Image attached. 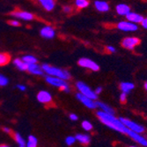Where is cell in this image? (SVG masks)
Returning a JSON list of instances; mask_svg holds the SVG:
<instances>
[{
	"label": "cell",
	"instance_id": "obj_16",
	"mask_svg": "<svg viewBox=\"0 0 147 147\" xmlns=\"http://www.w3.org/2000/svg\"><path fill=\"white\" fill-rule=\"evenodd\" d=\"M38 1L47 11H52L55 8V0H38Z\"/></svg>",
	"mask_w": 147,
	"mask_h": 147
},
{
	"label": "cell",
	"instance_id": "obj_31",
	"mask_svg": "<svg viewBox=\"0 0 147 147\" xmlns=\"http://www.w3.org/2000/svg\"><path fill=\"white\" fill-rule=\"evenodd\" d=\"M126 97H127V93L123 92V93H121V95H120V100L122 102H124L126 100Z\"/></svg>",
	"mask_w": 147,
	"mask_h": 147
},
{
	"label": "cell",
	"instance_id": "obj_33",
	"mask_svg": "<svg viewBox=\"0 0 147 147\" xmlns=\"http://www.w3.org/2000/svg\"><path fill=\"white\" fill-rule=\"evenodd\" d=\"M70 119L71 120V121H77V120L78 119V115H75V114H71L70 115Z\"/></svg>",
	"mask_w": 147,
	"mask_h": 147
},
{
	"label": "cell",
	"instance_id": "obj_21",
	"mask_svg": "<svg viewBox=\"0 0 147 147\" xmlns=\"http://www.w3.org/2000/svg\"><path fill=\"white\" fill-rule=\"evenodd\" d=\"M75 138H76V140H78L79 143H81L83 144H87L91 140L90 137L88 135H85V134H78V135H76Z\"/></svg>",
	"mask_w": 147,
	"mask_h": 147
},
{
	"label": "cell",
	"instance_id": "obj_23",
	"mask_svg": "<svg viewBox=\"0 0 147 147\" xmlns=\"http://www.w3.org/2000/svg\"><path fill=\"white\" fill-rule=\"evenodd\" d=\"M22 60L28 64H32V63H37V58L34 56L31 55H28V56H25L22 57Z\"/></svg>",
	"mask_w": 147,
	"mask_h": 147
},
{
	"label": "cell",
	"instance_id": "obj_22",
	"mask_svg": "<svg viewBox=\"0 0 147 147\" xmlns=\"http://www.w3.org/2000/svg\"><path fill=\"white\" fill-rule=\"evenodd\" d=\"M135 87L134 84H132V83H129V82H123L121 84V89L123 92L128 93L129 92H130L133 88Z\"/></svg>",
	"mask_w": 147,
	"mask_h": 147
},
{
	"label": "cell",
	"instance_id": "obj_19",
	"mask_svg": "<svg viewBox=\"0 0 147 147\" xmlns=\"http://www.w3.org/2000/svg\"><path fill=\"white\" fill-rule=\"evenodd\" d=\"M96 103V107H99V108L101 109V111L103 112H106L108 114H110V115H114L115 114V111L112 109V108H110L109 106H108L105 103H102V102H95Z\"/></svg>",
	"mask_w": 147,
	"mask_h": 147
},
{
	"label": "cell",
	"instance_id": "obj_28",
	"mask_svg": "<svg viewBox=\"0 0 147 147\" xmlns=\"http://www.w3.org/2000/svg\"><path fill=\"white\" fill-rule=\"evenodd\" d=\"M8 83H9L8 78L5 76L0 74V86H5L8 85Z\"/></svg>",
	"mask_w": 147,
	"mask_h": 147
},
{
	"label": "cell",
	"instance_id": "obj_6",
	"mask_svg": "<svg viewBox=\"0 0 147 147\" xmlns=\"http://www.w3.org/2000/svg\"><path fill=\"white\" fill-rule=\"evenodd\" d=\"M77 99L81 102V103H83L86 108H88V109H95V108H97L96 107V103H95V101L93 100H92V99H90L89 97H87V96H86V95H84V94H82L81 92L80 93H77Z\"/></svg>",
	"mask_w": 147,
	"mask_h": 147
},
{
	"label": "cell",
	"instance_id": "obj_24",
	"mask_svg": "<svg viewBox=\"0 0 147 147\" xmlns=\"http://www.w3.org/2000/svg\"><path fill=\"white\" fill-rule=\"evenodd\" d=\"M37 138L34 137V136H32L30 135L28 137V143L26 144V146H28V147H35L37 145Z\"/></svg>",
	"mask_w": 147,
	"mask_h": 147
},
{
	"label": "cell",
	"instance_id": "obj_4",
	"mask_svg": "<svg viewBox=\"0 0 147 147\" xmlns=\"http://www.w3.org/2000/svg\"><path fill=\"white\" fill-rule=\"evenodd\" d=\"M76 86H77V88L78 89V91L82 93V94H84V95L89 97L90 99H92V100H97L98 95H97L96 93H95L94 92H93V91H92V90L90 89V87H89L87 85H86L85 83H83V82H81V81H78V82L76 83Z\"/></svg>",
	"mask_w": 147,
	"mask_h": 147
},
{
	"label": "cell",
	"instance_id": "obj_13",
	"mask_svg": "<svg viewBox=\"0 0 147 147\" xmlns=\"http://www.w3.org/2000/svg\"><path fill=\"white\" fill-rule=\"evenodd\" d=\"M41 35L43 37V38H46V39H52L54 38L55 35H56V32L55 30L53 29L51 26H44V28H42L41 30Z\"/></svg>",
	"mask_w": 147,
	"mask_h": 147
},
{
	"label": "cell",
	"instance_id": "obj_40",
	"mask_svg": "<svg viewBox=\"0 0 147 147\" xmlns=\"http://www.w3.org/2000/svg\"><path fill=\"white\" fill-rule=\"evenodd\" d=\"M144 87H145V89L147 90V83H145V85H144Z\"/></svg>",
	"mask_w": 147,
	"mask_h": 147
},
{
	"label": "cell",
	"instance_id": "obj_34",
	"mask_svg": "<svg viewBox=\"0 0 147 147\" xmlns=\"http://www.w3.org/2000/svg\"><path fill=\"white\" fill-rule=\"evenodd\" d=\"M141 23H142L143 28H144L147 29V19H143V20L141 21Z\"/></svg>",
	"mask_w": 147,
	"mask_h": 147
},
{
	"label": "cell",
	"instance_id": "obj_7",
	"mask_svg": "<svg viewBox=\"0 0 147 147\" xmlns=\"http://www.w3.org/2000/svg\"><path fill=\"white\" fill-rule=\"evenodd\" d=\"M120 121H121L127 128H129L130 130H133V131H135V132H138V133H140V132H143L144 130V129L143 127H141L140 125L135 123L134 122H131L129 121V120L128 119H125V118H123L121 117L119 119Z\"/></svg>",
	"mask_w": 147,
	"mask_h": 147
},
{
	"label": "cell",
	"instance_id": "obj_32",
	"mask_svg": "<svg viewBox=\"0 0 147 147\" xmlns=\"http://www.w3.org/2000/svg\"><path fill=\"white\" fill-rule=\"evenodd\" d=\"M10 25H11V26H19L20 24V22L18 21V20H11L10 22Z\"/></svg>",
	"mask_w": 147,
	"mask_h": 147
},
{
	"label": "cell",
	"instance_id": "obj_8",
	"mask_svg": "<svg viewBox=\"0 0 147 147\" xmlns=\"http://www.w3.org/2000/svg\"><path fill=\"white\" fill-rule=\"evenodd\" d=\"M118 28L120 30L126 31V32H133L138 30V26L136 24H133L130 22H126V21H122L118 24Z\"/></svg>",
	"mask_w": 147,
	"mask_h": 147
},
{
	"label": "cell",
	"instance_id": "obj_25",
	"mask_svg": "<svg viewBox=\"0 0 147 147\" xmlns=\"http://www.w3.org/2000/svg\"><path fill=\"white\" fill-rule=\"evenodd\" d=\"M14 139H15V141L19 144V145H20V147L26 146V141H25V139L22 138V136H20V133H15V135H14Z\"/></svg>",
	"mask_w": 147,
	"mask_h": 147
},
{
	"label": "cell",
	"instance_id": "obj_2",
	"mask_svg": "<svg viewBox=\"0 0 147 147\" xmlns=\"http://www.w3.org/2000/svg\"><path fill=\"white\" fill-rule=\"evenodd\" d=\"M42 68L43 71L46 72L49 76L57 77V78H60L64 80H67L71 78V74L67 71H64V70H62V69H59L57 67H53V66H50L46 63L42 66Z\"/></svg>",
	"mask_w": 147,
	"mask_h": 147
},
{
	"label": "cell",
	"instance_id": "obj_27",
	"mask_svg": "<svg viewBox=\"0 0 147 147\" xmlns=\"http://www.w3.org/2000/svg\"><path fill=\"white\" fill-rule=\"evenodd\" d=\"M75 4L78 8H86L89 5L87 0H75Z\"/></svg>",
	"mask_w": 147,
	"mask_h": 147
},
{
	"label": "cell",
	"instance_id": "obj_30",
	"mask_svg": "<svg viewBox=\"0 0 147 147\" xmlns=\"http://www.w3.org/2000/svg\"><path fill=\"white\" fill-rule=\"evenodd\" d=\"M75 142H76V138H75V137H72V136L67 137V138H66V139H65V143H66V144H67V145H71Z\"/></svg>",
	"mask_w": 147,
	"mask_h": 147
},
{
	"label": "cell",
	"instance_id": "obj_10",
	"mask_svg": "<svg viewBox=\"0 0 147 147\" xmlns=\"http://www.w3.org/2000/svg\"><path fill=\"white\" fill-rule=\"evenodd\" d=\"M139 43V40L135 37H128L123 41V46L128 49H133Z\"/></svg>",
	"mask_w": 147,
	"mask_h": 147
},
{
	"label": "cell",
	"instance_id": "obj_11",
	"mask_svg": "<svg viewBox=\"0 0 147 147\" xmlns=\"http://www.w3.org/2000/svg\"><path fill=\"white\" fill-rule=\"evenodd\" d=\"M37 100L39 102L43 104L49 103L52 100V95L48 91H41L37 94Z\"/></svg>",
	"mask_w": 147,
	"mask_h": 147
},
{
	"label": "cell",
	"instance_id": "obj_3",
	"mask_svg": "<svg viewBox=\"0 0 147 147\" xmlns=\"http://www.w3.org/2000/svg\"><path fill=\"white\" fill-rule=\"evenodd\" d=\"M46 81L47 83H49V85L51 86H54L56 87H58L60 88L63 92H70V86L69 85L65 82L64 79H62L60 78H57V77H53V76H48L46 77Z\"/></svg>",
	"mask_w": 147,
	"mask_h": 147
},
{
	"label": "cell",
	"instance_id": "obj_5",
	"mask_svg": "<svg viewBox=\"0 0 147 147\" xmlns=\"http://www.w3.org/2000/svg\"><path fill=\"white\" fill-rule=\"evenodd\" d=\"M78 65H80L83 68H86L89 70H92V71H98L100 70V66L98 65V63H96L94 61H92L89 58H80L78 62Z\"/></svg>",
	"mask_w": 147,
	"mask_h": 147
},
{
	"label": "cell",
	"instance_id": "obj_18",
	"mask_svg": "<svg viewBox=\"0 0 147 147\" xmlns=\"http://www.w3.org/2000/svg\"><path fill=\"white\" fill-rule=\"evenodd\" d=\"M13 63L16 66V67L20 70V71H28V64L26 63L22 59H20V58H17L13 61Z\"/></svg>",
	"mask_w": 147,
	"mask_h": 147
},
{
	"label": "cell",
	"instance_id": "obj_20",
	"mask_svg": "<svg viewBox=\"0 0 147 147\" xmlns=\"http://www.w3.org/2000/svg\"><path fill=\"white\" fill-rule=\"evenodd\" d=\"M129 10H130L129 7L126 5H123V4L118 5L116 6V11L120 15H126L128 12H129Z\"/></svg>",
	"mask_w": 147,
	"mask_h": 147
},
{
	"label": "cell",
	"instance_id": "obj_15",
	"mask_svg": "<svg viewBox=\"0 0 147 147\" xmlns=\"http://www.w3.org/2000/svg\"><path fill=\"white\" fill-rule=\"evenodd\" d=\"M126 18L129 21H131L133 23H141V21L143 20V16L138 14V13L135 12H128L126 14Z\"/></svg>",
	"mask_w": 147,
	"mask_h": 147
},
{
	"label": "cell",
	"instance_id": "obj_37",
	"mask_svg": "<svg viewBox=\"0 0 147 147\" xmlns=\"http://www.w3.org/2000/svg\"><path fill=\"white\" fill-rule=\"evenodd\" d=\"M101 91H102V88H101V87H97V88H96V90L94 91V92H95L96 94L98 95L99 93H100V92H101Z\"/></svg>",
	"mask_w": 147,
	"mask_h": 147
},
{
	"label": "cell",
	"instance_id": "obj_14",
	"mask_svg": "<svg viewBox=\"0 0 147 147\" xmlns=\"http://www.w3.org/2000/svg\"><path fill=\"white\" fill-rule=\"evenodd\" d=\"M28 71H29L30 73L32 74H34V75H38V76H42L43 75V70L42 67H40V66L36 63H32V64H28Z\"/></svg>",
	"mask_w": 147,
	"mask_h": 147
},
{
	"label": "cell",
	"instance_id": "obj_1",
	"mask_svg": "<svg viewBox=\"0 0 147 147\" xmlns=\"http://www.w3.org/2000/svg\"><path fill=\"white\" fill-rule=\"evenodd\" d=\"M97 116L105 125H107L112 129L122 133H125V134H127L128 131L129 130V129L127 128L119 119H116L114 116V115H110L103 111H99L97 112Z\"/></svg>",
	"mask_w": 147,
	"mask_h": 147
},
{
	"label": "cell",
	"instance_id": "obj_9",
	"mask_svg": "<svg viewBox=\"0 0 147 147\" xmlns=\"http://www.w3.org/2000/svg\"><path fill=\"white\" fill-rule=\"evenodd\" d=\"M11 16H14L15 18L23 20H32L34 19V15L28 11H15L11 12Z\"/></svg>",
	"mask_w": 147,
	"mask_h": 147
},
{
	"label": "cell",
	"instance_id": "obj_12",
	"mask_svg": "<svg viewBox=\"0 0 147 147\" xmlns=\"http://www.w3.org/2000/svg\"><path fill=\"white\" fill-rule=\"evenodd\" d=\"M127 134L132 138V139H134L136 142H138V144H142V145H144V146H147V140L144 138H143L142 136H140V135H138V132H135V131H133V130H129L128 131V133Z\"/></svg>",
	"mask_w": 147,
	"mask_h": 147
},
{
	"label": "cell",
	"instance_id": "obj_36",
	"mask_svg": "<svg viewBox=\"0 0 147 147\" xmlns=\"http://www.w3.org/2000/svg\"><path fill=\"white\" fill-rule=\"evenodd\" d=\"M17 87H18L20 91H26V87L24 85H18Z\"/></svg>",
	"mask_w": 147,
	"mask_h": 147
},
{
	"label": "cell",
	"instance_id": "obj_29",
	"mask_svg": "<svg viewBox=\"0 0 147 147\" xmlns=\"http://www.w3.org/2000/svg\"><path fill=\"white\" fill-rule=\"evenodd\" d=\"M82 128L85 129V130H91L92 129V123H90V122H88V121H84L83 123H82Z\"/></svg>",
	"mask_w": 147,
	"mask_h": 147
},
{
	"label": "cell",
	"instance_id": "obj_35",
	"mask_svg": "<svg viewBox=\"0 0 147 147\" xmlns=\"http://www.w3.org/2000/svg\"><path fill=\"white\" fill-rule=\"evenodd\" d=\"M63 11L66 12V13H69V12L71 11V8L70 6H64L63 7Z\"/></svg>",
	"mask_w": 147,
	"mask_h": 147
},
{
	"label": "cell",
	"instance_id": "obj_26",
	"mask_svg": "<svg viewBox=\"0 0 147 147\" xmlns=\"http://www.w3.org/2000/svg\"><path fill=\"white\" fill-rule=\"evenodd\" d=\"M9 60H10V57L8 55L5 54V53H0V66H3L8 63Z\"/></svg>",
	"mask_w": 147,
	"mask_h": 147
},
{
	"label": "cell",
	"instance_id": "obj_39",
	"mask_svg": "<svg viewBox=\"0 0 147 147\" xmlns=\"http://www.w3.org/2000/svg\"><path fill=\"white\" fill-rule=\"evenodd\" d=\"M4 131H5V133H10V132H11V129H10L9 128L5 127V128H4Z\"/></svg>",
	"mask_w": 147,
	"mask_h": 147
},
{
	"label": "cell",
	"instance_id": "obj_38",
	"mask_svg": "<svg viewBox=\"0 0 147 147\" xmlns=\"http://www.w3.org/2000/svg\"><path fill=\"white\" fill-rule=\"evenodd\" d=\"M108 49H109L110 52H112V53L115 51V49L114 47H112V46H109V47H108Z\"/></svg>",
	"mask_w": 147,
	"mask_h": 147
},
{
	"label": "cell",
	"instance_id": "obj_17",
	"mask_svg": "<svg viewBox=\"0 0 147 147\" xmlns=\"http://www.w3.org/2000/svg\"><path fill=\"white\" fill-rule=\"evenodd\" d=\"M94 5L100 11H108L109 10V5L105 1H95Z\"/></svg>",
	"mask_w": 147,
	"mask_h": 147
}]
</instances>
